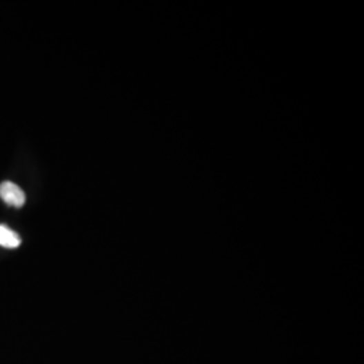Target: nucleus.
Segmentation results:
<instances>
[{
    "label": "nucleus",
    "mask_w": 364,
    "mask_h": 364,
    "mask_svg": "<svg viewBox=\"0 0 364 364\" xmlns=\"http://www.w3.org/2000/svg\"><path fill=\"white\" fill-rule=\"evenodd\" d=\"M22 243L21 236L10 230L7 225L0 224V245L6 247V248H18Z\"/></svg>",
    "instance_id": "nucleus-2"
},
{
    "label": "nucleus",
    "mask_w": 364,
    "mask_h": 364,
    "mask_svg": "<svg viewBox=\"0 0 364 364\" xmlns=\"http://www.w3.org/2000/svg\"><path fill=\"white\" fill-rule=\"evenodd\" d=\"M0 197L1 200L17 210L22 208L26 203V196L25 192L14 182L4 181L0 183Z\"/></svg>",
    "instance_id": "nucleus-1"
}]
</instances>
